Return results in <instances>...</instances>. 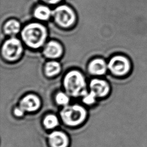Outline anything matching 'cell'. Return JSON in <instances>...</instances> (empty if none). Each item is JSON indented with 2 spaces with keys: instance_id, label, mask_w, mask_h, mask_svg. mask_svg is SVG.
I'll return each mask as SVG.
<instances>
[{
  "instance_id": "14",
  "label": "cell",
  "mask_w": 147,
  "mask_h": 147,
  "mask_svg": "<svg viewBox=\"0 0 147 147\" xmlns=\"http://www.w3.org/2000/svg\"><path fill=\"white\" fill-rule=\"evenodd\" d=\"M61 67L60 64L57 61H49L45 66V74L49 77L53 76L60 71Z\"/></svg>"
},
{
  "instance_id": "5",
  "label": "cell",
  "mask_w": 147,
  "mask_h": 147,
  "mask_svg": "<svg viewBox=\"0 0 147 147\" xmlns=\"http://www.w3.org/2000/svg\"><path fill=\"white\" fill-rule=\"evenodd\" d=\"M56 22L62 27L71 26L75 21V14L68 6L61 5L56 7L52 13Z\"/></svg>"
},
{
  "instance_id": "8",
  "label": "cell",
  "mask_w": 147,
  "mask_h": 147,
  "mask_svg": "<svg viewBox=\"0 0 147 147\" xmlns=\"http://www.w3.org/2000/svg\"><path fill=\"white\" fill-rule=\"evenodd\" d=\"M90 91L97 98L106 96L110 92V86L107 82L99 79H94L90 83Z\"/></svg>"
},
{
  "instance_id": "15",
  "label": "cell",
  "mask_w": 147,
  "mask_h": 147,
  "mask_svg": "<svg viewBox=\"0 0 147 147\" xmlns=\"http://www.w3.org/2000/svg\"><path fill=\"white\" fill-rule=\"evenodd\" d=\"M59 122L58 118L53 114L47 115L43 120V124L45 128L48 129H52L59 125Z\"/></svg>"
},
{
  "instance_id": "16",
  "label": "cell",
  "mask_w": 147,
  "mask_h": 147,
  "mask_svg": "<svg viewBox=\"0 0 147 147\" xmlns=\"http://www.w3.org/2000/svg\"><path fill=\"white\" fill-rule=\"evenodd\" d=\"M69 95L67 93H64L63 92H58L55 97V100L56 103L61 106H65L68 105L69 102Z\"/></svg>"
},
{
  "instance_id": "11",
  "label": "cell",
  "mask_w": 147,
  "mask_h": 147,
  "mask_svg": "<svg viewBox=\"0 0 147 147\" xmlns=\"http://www.w3.org/2000/svg\"><path fill=\"white\" fill-rule=\"evenodd\" d=\"M107 67H108V66L103 59H95L89 64L88 71L93 75H101L106 72Z\"/></svg>"
},
{
  "instance_id": "9",
  "label": "cell",
  "mask_w": 147,
  "mask_h": 147,
  "mask_svg": "<svg viewBox=\"0 0 147 147\" xmlns=\"http://www.w3.org/2000/svg\"><path fill=\"white\" fill-rule=\"evenodd\" d=\"M48 142L51 147H68L69 140L64 132L56 130L49 135Z\"/></svg>"
},
{
  "instance_id": "4",
  "label": "cell",
  "mask_w": 147,
  "mask_h": 147,
  "mask_svg": "<svg viewBox=\"0 0 147 147\" xmlns=\"http://www.w3.org/2000/svg\"><path fill=\"white\" fill-rule=\"evenodd\" d=\"M107 66L112 74L117 76L127 75L131 68L129 59L122 55H116L112 57Z\"/></svg>"
},
{
  "instance_id": "19",
  "label": "cell",
  "mask_w": 147,
  "mask_h": 147,
  "mask_svg": "<svg viewBox=\"0 0 147 147\" xmlns=\"http://www.w3.org/2000/svg\"><path fill=\"white\" fill-rule=\"evenodd\" d=\"M42 1L47 3H48L54 4V3H56L59 2H60L61 0H42Z\"/></svg>"
},
{
  "instance_id": "13",
  "label": "cell",
  "mask_w": 147,
  "mask_h": 147,
  "mask_svg": "<svg viewBox=\"0 0 147 147\" xmlns=\"http://www.w3.org/2000/svg\"><path fill=\"white\" fill-rule=\"evenodd\" d=\"M4 32L10 36L17 34L20 29V23L14 20H11L6 22L4 25Z\"/></svg>"
},
{
  "instance_id": "12",
  "label": "cell",
  "mask_w": 147,
  "mask_h": 147,
  "mask_svg": "<svg viewBox=\"0 0 147 147\" xmlns=\"http://www.w3.org/2000/svg\"><path fill=\"white\" fill-rule=\"evenodd\" d=\"M52 13V12L47 6L43 5L37 6L34 11L35 17L40 20H47Z\"/></svg>"
},
{
  "instance_id": "17",
  "label": "cell",
  "mask_w": 147,
  "mask_h": 147,
  "mask_svg": "<svg viewBox=\"0 0 147 147\" xmlns=\"http://www.w3.org/2000/svg\"><path fill=\"white\" fill-rule=\"evenodd\" d=\"M97 97L96 95L91 91L90 92H87L83 96V102L84 103L88 105H91L94 104L95 101Z\"/></svg>"
},
{
  "instance_id": "2",
  "label": "cell",
  "mask_w": 147,
  "mask_h": 147,
  "mask_svg": "<svg viewBox=\"0 0 147 147\" xmlns=\"http://www.w3.org/2000/svg\"><path fill=\"white\" fill-rule=\"evenodd\" d=\"M63 84L66 92L69 96H83L87 93L85 79L78 71H72L67 73L64 77Z\"/></svg>"
},
{
  "instance_id": "7",
  "label": "cell",
  "mask_w": 147,
  "mask_h": 147,
  "mask_svg": "<svg viewBox=\"0 0 147 147\" xmlns=\"http://www.w3.org/2000/svg\"><path fill=\"white\" fill-rule=\"evenodd\" d=\"M19 106L25 111L33 112L40 107L41 100L36 95L28 94L21 99Z\"/></svg>"
},
{
  "instance_id": "6",
  "label": "cell",
  "mask_w": 147,
  "mask_h": 147,
  "mask_svg": "<svg viewBox=\"0 0 147 147\" xmlns=\"http://www.w3.org/2000/svg\"><path fill=\"white\" fill-rule=\"evenodd\" d=\"M3 56L7 60L13 61L18 59L22 52V45L21 41L16 38H11L6 40L2 49Z\"/></svg>"
},
{
  "instance_id": "3",
  "label": "cell",
  "mask_w": 147,
  "mask_h": 147,
  "mask_svg": "<svg viewBox=\"0 0 147 147\" xmlns=\"http://www.w3.org/2000/svg\"><path fill=\"white\" fill-rule=\"evenodd\" d=\"M87 113L86 109L79 105H67L60 111L62 121L67 126H77L86 119Z\"/></svg>"
},
{
  "instance_id": "1",
  "label": "cell",
  "mask_w": 147,
  "mask_h": 147,
  "mask_svg": "<svg viewBox=\"0 0 147 147\" xmlns=\"http://www.w3.org/2000/svg\"><path fill=\"white\" fill-rule=\"evenodd\" d=\"M47 29L38 23H31L26 25L21 32V36L25 43L33 48L41 47L47 38Z\"/></svg>"
},
{
  "instance_id": "10",
  "label": "cell",
  "mask_w": 147,
  "mask_h": 147,
  "mask_svg": "<svg viewBox=\"0 0 147 147\" xmlns=\"http://www.w3.org/2000/svg\"><path fill=\"white\" fill-rule=\"evenodd\" d=\"M43 52L44 55L48 58H57L62 54L63 48L59 42L51 41L45 46Z\"/></svg>"
},
{
  "instance_id": "18",
  "label": "cell",
  "mask_w": 147,
  "mask_h": 147,
  "mask_svg": "<svg viewBox=\"0 0 147 147\" xmlns=\"http://www.w3.org/2000/svg\"><path fill=\"white\" fill-rule=\"evenodd\" d=\"M25 112V111L20 106L15 108L14 110V115L17 116V117H21V116H22L24 114Z\"/></svg>"
}]
</instances>
